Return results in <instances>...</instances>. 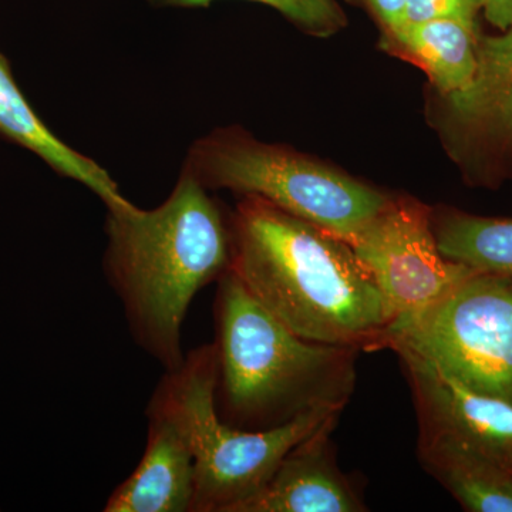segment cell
I'll use <instances>...</instances> for the list:
<instances>
[{
    "label": "cell",
    "instance_id": "7a4b0ae2",
    "mask_svg": "<svg viewBox=\"0 0 512 512\" xmlns=\"http://www.w3.org/2000/svg\"><path fill=\"white\" fill-rule=\"evenodd\" d=\"M106 232L104 274L131 335L173 372L185 359L183 326L192 301L231 266L229 220L207 188L183 170L160 207L109 211Z\"/></svg>",
    "mask_w": 512,
    "mask_h": 512
},
{
    "label": "cell",
    "instance_id": "d6986e66",
    "mask_svg": "<svg viewBox=\"0 0 512 512\" xmlns=\"http://www.w3.org/2000/svg\"><path fill=\"white\" fill-rule=\"evenodd\" d=\"M485 19L505 32L512 26V0H478Z\"/></svg>",
    "mask_w": 512,
    "mask_h": 512
},
{
    "label": "cell",
    "instance_id": "3957f363",
    "mask_svg": "<svg viewBox=\"0 0 512 512\" xmlns=\"http://www.w3.org/2000/svg\"><path fill=\"white\" fill-rule=\"evenodd\" d=\"M222 420L245 430L281 426L311 410H343L359 350L309 342L286 328L225 272L215 298Z\"/></svg>",
    "mask_w": 512,
    "mask_h": 512
},
{
    "label": "cell",
    "instance_id": "9c48e42d",
    "mask_svg": "<svg viewBox=\"0 0 512 512\" xmlns=\"http://www.w3.org/2000/svg\"><path fill=\"white\" fill-rule=\"evenodd\" d=\"M394 353L409 380L419 424L457 434L512 467V403L461 386L413 353Z\"/></svg>",
    "mask_w": 512,
    "mask_h": 512
},
{
    "label": "cell",
    "instance_id": "5b68a950",
    "mask_svg": "<svg viewBox=\"0 0 512 512\" xmlns=\"http://www.w3.org/2000/svg\"><path fill=\"white\" fill-rule=\"evenodd\" d=\"M183 170L207 190L255 195L352 245L392 197L285 146L222 128L192 144Z\"/></svg>",
    "mask_w": 512,
    "mask_h": 512
},
{
    "label": "cell",
    "instance_id": "8992f818",
    "mask_svg": "<svg viewBox=\"0 0 512 512\" xmlns=\"http://www.w3.org/2000/svg\"><path fill=\"white\" fill-rule=\"evenodd\" d=\"M383 349L413 353L444 376L512 403V281L474 272L426 311L390 326Z\"/></svg>",
    "mask_w": 512,
    "mask_h": 512
},
{
    "label": "cell",
    "instance_id": "2e32d148",
    "mask_svg": "<svg viewBox=\"0 0 512 512\" xmlns=\"http://www.w3.org/2000/svg\"><path fill=\"white\" fill-rule=\"evenodd\" d=\"M170 8H208L215 0H150ZM278 10L289 22L312 36L328 37L346 25V16L335 0H251Z\"/></svg>",
    "mask_w": 512,
    "mask_h": 512
},
{
    "label": "cell",
    "instance_id": "4fadbf2b",
    "mask_svg": "<svg viewBox=\"0 0 512 512\" xmlns=\"http://www.w3.org/2000/svg\"><path fill=\"white\" fill-rule=\"evenodd\" d=\"M0 136L42 158L52 170L79 181L106 204L107 211L131 204L116 181L92 158L64 144L35 113L19 89L8 59L0 53Z\"/></svg>",
    "mask_w": 512,
    "mask_h": 512
},
{
    "label": "cell",
    "instance_id": "9a60e30c",
    "mask_svg": "<svg viewBox=\"0 0 512 512\" xmlns=\"http://www.w3.org/2000/svg\"><path fill=\"white\" fill-rule=\"evenodd\" d=\"M431 224L437 247L447 259L512 281V220L439 210L431 214Z\"/></svg>",
    "mask_w": 512,
    "mask_h": 512
},
{
    "label": "cell",
    "instance_id": "ac0fdd59",
    "mask_svg": "<svg viewBox=\"0 0 512 512\" xmlns=\"http://www.w3.org/2000/svg\"><path fill=\"white\" fill-rule=\"evenodd\" d=\"M375 16L383 30L402 25L407 0H360Z\"/></svg>",
    "mask_w": 512,
    "mask_h": 512
},
{
    "label": "cell",
    "instance_id": "5bb4252c",
    "mask_svg": "<svg viewBox=\"0 0 512 512\" xmlns=\"http://www.w3.org/2000/svg\"><path fill=\"white\" fill-rule=\"evenodd\" d=\"M478 37L480 29L458 20H429L383 30L382 46L420 67L437 94H447L474 76Z\"/></svg>",
    "mask_w": 512,
    "mask_h": 512
},
{
    "label": "cell",
    "instance_id": "30bf717a",
    "mask_svg": "<svg viewBox=\"0 0 512 512\" xmlns=\"http://www.w3.org/2000/svg\"><path fill=\"white\" fill-rule=\"evenodd\" d=\"M339 419L323 424L289 451L268 483L237 512H362L348 477L336 466L332 431Z\"/></svg>",
    "mask_w": 512,
    "mask_h": 512
},
{
    "label": "cell",
    "instance_id": "e0dca14e",
    "mask_svg": "<svg viewBox=\"0 0 512 512\" xmlns=\"http://www.w3.org/2000/svg\"><path fill=\"white\" fill-rule=\"evenodd\" d=\"M480 10L478 0H407L402 25L429 20H458L478 28Z\"/></svg>",
    "mask_w": 512,
    "mask_h": 512
},
{
    "label": "cell",
    "instance_id": "277c9868",
    "mask_svg": "<svg viewBox=\"0 0 512 512\" xmlns=\"http://www.w3.org/2000/svg\"><path fill=\"white\" fill-rule=\"evenodd\" d=\"M217 386L212 343L190 350L178 369L165 372L147 407L173 421L190 447L195 467L191 512H237L296 444L343 412L322 407L272 429H238L218 413Z\"/></svg>",
    "mask_w": 512,
    "mask_h": 512
},
{
    "label": "cell",
    "instance_id": "7c38bea8",
    "mask_svg": "<svg viewBox=\"0 0 512 512\" xmlns=\"http://www.w3.org/2000/svg\"><path fill=\"white\" fill-rule=\"evenodd\" d=\"M421 466L470 512H512V467L457 434L419 424Z\"/></svg>",
    "mask_w": 512,
    "mask_h": 512
},
{
    "label": "cell",
    "instance_id": "8fae6325",
    "mask_svg": "<svg viewBox=\"0 0 512 512\" xmlns=\"http://www.w3.org/2000/svg\"><path fill=\"white\" fill-rule=\"evenodd\" d=\"M147 446L130 477L114 490L106 512H191L194 457L183 434L163 414L147 410Z\"/></svg>",
    "mask_w": 512,
    "mask_h": 512
},
{
    "label": "cell",
    "instance_id": "52a82bcc",
    "mask_svg": "<svg viewBox=\"0 0 512 512\" xmlns=\"http://www.w3.org/2000/svg\"><path fill=\"white\" fill-rule=\"evenodd\" d=\"M433 210L413 198H393L350 247L379 289L390 326L414 318L474 274L441 254Z\"/></svg>",
    "mask_w": 512,
    "mask_h": 512
},
{
    "label": "cell",
    "instance_id": "ba28073f",
    "mask_svg": "<svg viewBox=\"0 0 512 512\" xmlns=\"http://www.w3.org/2000/svg\"><path fill=\"white\" fill-rule=\"evenodd\" d=\"M431 117L468 183L497 187L512 178V26L478 37L474 76L437 94Z\"/></svg>",
    "mask_w": 512,
    "mask_h": 512
},
{
    "label": "cell",
    "instance_id": "6da1fadb",
    "mask_svg": "<svg viewBox=\"0 0 512 512\" xmlns=\"http://www.w3.org/2000/svg\"><path fill=\"white\" fill-rule=\"evenodd\" d=\"M229 234V271L299 338L359 352L383 349V298L348 242L255 195L238 202Z\"/></svg>",
    "mask_w": 512,
    "mask_h": 512
}]
</instances>
